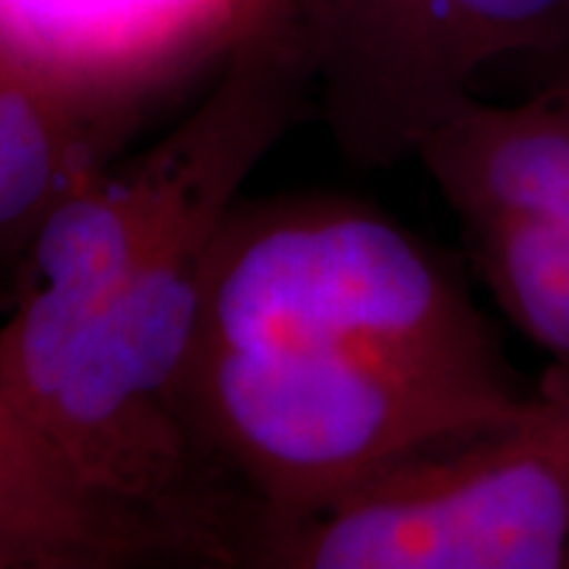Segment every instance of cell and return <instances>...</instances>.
Segmentation results:
<instances>
[{"mask_svg":"<svg viewBox=\"0 0 569 569\" xmlns=\"http://www.w3.org/2000/svg\"><path fill=\"white\" fill-rule=\"evenodd\" d=\"M531 396L456 260L383 209L238 197L216 224L183 406L231 512L224 567L250 526L329 507Z\"/></svg>","mask_w":569,"mask_h":569,"instance_id":"cell-1","label":"cell"},{"mask_svg":"<svg viewBox=\"0 0 569 569\" xmlns=\"http://www.w3.org/2000/svg\"><path fill=\"white\" fill-rule=\"evenodd\" d=\"M231 567L569 569V387L389 468L329 507L257 522Z\"/></svg>","mask_w":569,"mask_h":569,"instance_id":"cell-2","label":"cell"},{"mask_svg":"<svg viewBox=\"0 0 569 569\" xmlns=\"http://www.w3.org/2000/svg\"><path fill=\"white\" fill-rule=\"evenodd\" d=\"M313 108L361 168L415 159L488 70L519 63L535 86L569 77V0H276Z\"/></svg>","mask_w":569,"mask_h":569,"instance_id":"cell-3","label":"cell"},{"mask_svg":"<svg viewBox=\"0 0 569 569\" xmlns=\"http://www.w3.org/2000/svg\"><path fill=\"white\" fill-rule=\"evenodd\" d=\"M468 263L569 387V77L516 102L471 96L418 149Z\"/></svg>","mask_w":569,"mask_h":569,"instance_id":"cell-4","label":"cell"},{"mask_svg":"<svg viewBox=\"0 0 569 569\" xmlns=\"http://www.w3.org/2000/svg\"><path fill=\"white\" fill-rule=\"evenodd\" d=\"M187 560L152 519L89 490L0 383V569Z\"/></svg>","mask_w":569,"mask_h":569,"instance_id":"cell-5","label":"cell"},{"mask_svg":"<svg viewBox=\"0 0 569 569\" xmlns=\"http://www.w3.org/2000/svg\"><path fill=\"white\" fill-rule=\"evenodd\" d=\"M123 130L0 51V282L13 288L44 222L96 178Z\"/></svg>","mask_w":569,"mask_h":569,"instance_id":"cell-6","label":"cell"}]
</instances>
